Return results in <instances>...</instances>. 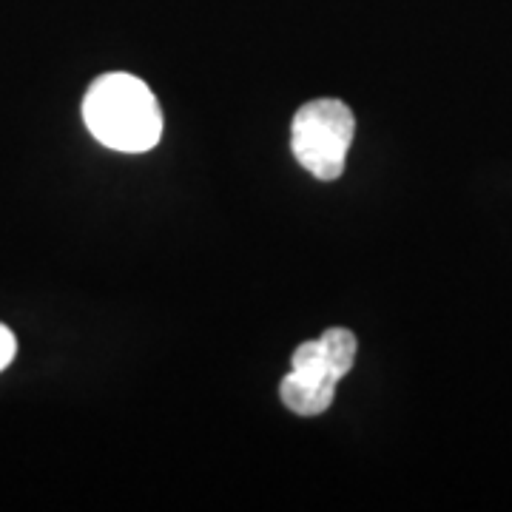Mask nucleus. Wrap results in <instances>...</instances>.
I'll use <instances>...</instances> for the list:
<instances>
[{"mask_svg":"<svg viewBox=\"0 0 512 512\" xmlns=\"http://www.w3.org/2000/svg\"><path fill=\"white\" fill-rule=\"evenodd\" d=\"M83 120L100 146L123 154H143L163 137V111L140 77L111 72L97 77L86 100Z\"/></svg>","mask_w":512,"mask_h":512,"instance_id":"1","label":"nucleus"},{"mask_svg":"<svg viewBox=\"0 0 512 512\" xmlns=\"http://www.w3.org/2000/svg\"><path fill=\"white\" fill-rule=\"evenodd\" d=\"M353 134H356V117L342 100H330V97L313 100L293 117V157L316 180L333 183L345 171Z\"/></svg>","mask_w":512,"mask_h":512,"instance_id":"2","label":"nucleus"},{"mask_svg":"<svg viewBox=\"0 0 512 512\" xmlns=\"http://www.w3.org/2000/svg\"><path fill=\"white\" fill-rule=\"evenodd\" d=\"M336 384L330 376L291 370L279 384V399L296 416H319L336 399Z\"/></svg>","mask_w":512,"mask_h":512,"instance_id":"3","label":"nucleus"},{"mask_svg":"<svg viewBox=\"0 0 512 512\" xmlns=\"http://www.w3.org/2000/svg\"><path fill=\"white\" fill-rule=\"evenodd\" d=\"M319 348L325 353V359L330 362V367L339 373V379L353 370L356 365V353H359V342L356 336L345 328H330L319 336Z\"/></svg>","mask_w":512,"mask_h":512,"instance_id":"4","label":"nucleus"},{"mask_svg":"<svg viewBox=\"0 0 512 512\" xmlns=\"http://www.w3.org/2000/svg\"><path fill=\"white\" fill-rule=\"evenodd\" d=\"M15 353H18V342H15V333L6 328V325H0V370H6V367L12 365Z\"/></svg>","mask_w":512,"mask_h":512,"instance_id":"5","label":"nucleus"}]
</instances>
